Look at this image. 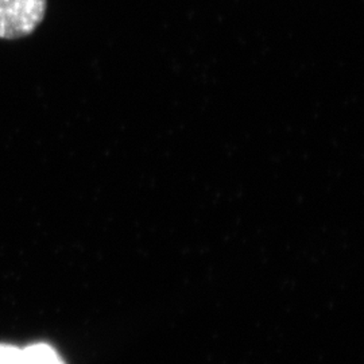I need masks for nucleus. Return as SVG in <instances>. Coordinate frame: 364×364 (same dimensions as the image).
Wrapping results in <instances>:
<instances>
[{"label":"nucleus","mask_w":364,"mask_h":364,"mask_svg":"<svg viewBox=\"0 0 364 364\" xmlns=\"http://www.w3.org/2000/svg\"><path fill=\"white\" fill-rule=\"evenodd\" d=\"M48 0H0V38L30 36L45 18Z\"/></svg>","instance_id":"obj_1"},{"label":"nucleus","mask_w":364,"mask_h":364,"mask_svg":"<svg viewBox=\"0 0 364 364\" xmlns=\"http://www.w3.org/2000/svg\"><path fill=\"white\" fill-rule=\"evenodd\" d=\"M22 364H66L53 347L48 344H33L22 348Z\"/></svg>","instance_id":"obj_2"},{"label":"nucleus","mask_w":364,"mask_h":364,"mask_svg":"<svg viewBox=\"0 0 364 364\" xmlns=\"http://www.w3.org/2000/svg\"><path fill=\"white\" fill-rule=\"evenodd\" d=\"M0 364H22V348L0 344Z\"/></svg>","instance_id":"obj_3"}]
</instances>
